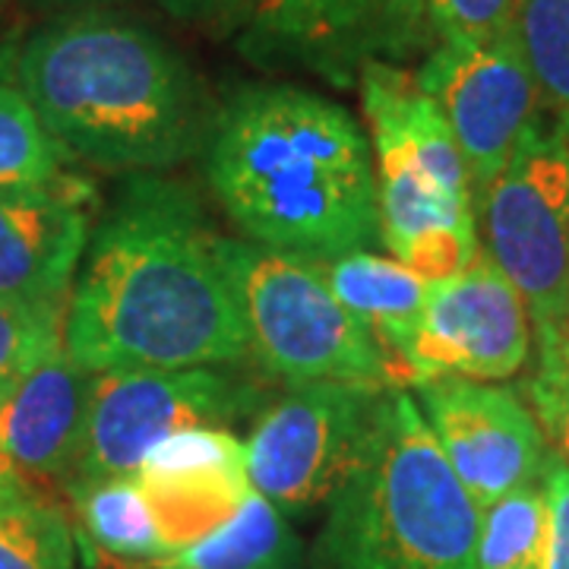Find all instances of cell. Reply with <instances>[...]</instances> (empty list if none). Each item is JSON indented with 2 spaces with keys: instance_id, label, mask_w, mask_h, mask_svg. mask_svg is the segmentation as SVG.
Returning a JSON list of instances; mask_svg holds the SVG:
<instances>
[{
  "instance_id": "obj_20",
  "label": "cell",
  "mask_w": 569,
  "mask_h": 569,
  "mask_svg": "<svg viewBox=\"0 0 569 569\" xmlns=\"http://www.w3.org/2000/svg\"><path fill=\"white\" fill-rule=\"evenodd\" d=\"M67 152L17 82L0 80V190L41 187L67 174Z\"/></svg>"
},
{
  "instance_id": "obj_25",
  "label": "cell",
  "mask_w": 569,
  "mask_h": 569,
  "mask_svg": "<svg viewBox=\"0 0 569 569\" xmlns=\"http://www.w3.org/2000/svg\"><path fill=\"white\" fill-rule=\"evenodd\" d=\"M529 406L541 430L553 440V452L569 466V361L553 373L531 377Z\"/></svg>"
},
{
  "instance_id": "obj_29",
  "label": "cell",
  "mask_w": 569,
  "mask_h": 569,
  "mask_svg": "<svg viewBox=\"0 0 569 569\" xmlns=\"http://www.w3.org/2000/svg\"><path fill=\"white\" fill-rule=\"evenodd\" d=\"M17 54H20V29L7 20V10H3V0H0V80L10 77Z\"/></svg>"
},
{
  "instance_id": "obj_9",
  "label": "cell",
  "mask_w": 569,
  "mask_h": 569,
  "mask_svg": "<svg viewBox=\"0 0 569 569\" xmlns=\"http://www.w3.org/2000/svg\"><path fill=\"white\" fill-rule=\"evenodd\" d=\"M418 86L447 118L468 164L475 206L500 178L541 96L519 51L516 29L493 39H443L415 73Z\"/></svg>"
},
{
  "instance_id": "obj_17",
  "label": "cell",
  "mask_w": 569,
  "mask_h": 569,
  "mask_svg": "<svg viewBox=\"0 0 569 569\" xmlns=\"http://www.w3.org/2000/svg\"><path fill=\"white\" fill-rule=\"evenodd\" d=\"M63 493L96 569H149L171 553L137 478L67 485Z\"/></svg>"
},
{
  "instance_id": "obj_12",
  "label": "cell",
  "mask_w": 569,
  "mask_h": 569,
  "mask_svg": "<svg viewBox=\"0 0 569 569\" xmlns=\"http://www.w3.org/2000/svg\"><path fill=\"white\" fill-rule=\"evenodd\" d=\"M247 7L250 54L310 63L332 80L433 39L415 0H247Z\"/></svg>"
},
{
  "instance_id": "obj_13",
  "label": "cell",
  "mask_w": 569,
  "mask_h": 569,
  "mask_svg": "<svg viewBox=\"0 0 569 569\" xmlns=\"http://www.w3.org/2000/svg\"><path fill=\"white\" fill-rule=\"evenodd\" d=\"M92 209L96 187L73 171L41 187L0 190V298L67 305Z\"/></svg>"
},
{
  "instance_id": "obj_1",
  "label": "cell",
  "mask_w": 569,
  "mask_h": 569,
  "mask_svg": "<svg viewBox=\"0 0 569 569\" xmlns=\"http://www.w3.org/2000/svg\"><path fill=\"white\" fill-rule=\"evenodd\" d=\"M63 346L89 373L241 361L247 329L197 197L156 171L130 174L67 298Z\"/></svg>"
},
{
  "instance_id": "obj_28",
  "label": "cell",
  "mask_w": 569,
  "mask_h": 569,
  "mask_svg": "<svg viewBox=\"0 0 569 569\" xmlns=\"http://www.w3.org/2000/svg\"><path fill=\"white\" fill-rule=\"evenodd\" d=\"M159 3L178 20H212L247 0H159Z\"/></svg>"
},
{
  "instance_id": "obj_11",
  "label": "cell",
  "mask_w": 569,
  "mask_h": 569,
  "mask_svg": "<svg viewBox=\"0 0 569 569\" xmlns=\"http://www.w3.org/2000/svg\"><path fill=\"white\" fill-rule=\"evenodd\" d=\"M411 396L478 509L541 478L550 452L545 430L512 387L447 377Z\"/></svg>"
},
{
  "instance_id": "obj_27",
  "label": "cell",
  "mask_w": 569,
  "mask_h": 569,
  "mask_svg": "<svg viewBox=\"0 0 569 569\" xmlns=\"http://www.w3.org/2000/svg\"><path fill=\"white\" fill-rule=\"evenodd\" d=\"M32 493H39V490L22 478L20 468L13 466L7 459V452L0 449V516H7L10 509L20 507L22 500H29Z\"/></svg>"
},
{
  "instance_id": "obj_14",
  "label": "cell",
  "mask_w": 569,
  "mask_h": 569,
  "mask_svg": "<svg viewBox=\"0 0 569 569\" xmlns=\"http://www.w3.org/2000/svg\"><path fill=\"white\" fill-rule=\"evenodd\" d=\"M168 550L224 526L253 493L244 443L228 427H187L164 437L137 468Z\"/></svg>"
},
{
  "instance_id": "obj_10",
  "label": "cell",
  "mask_w": 569,
  "mask_h": 569,
  "mask_svg": "<svg viewBox=\"0 0 569 569\" xmlns=\"http://www.w3.org/2000/svg\"><path fill=\"white\" fill-rule=\"evenodd\" d=\"M531 339L529 307L481 247L462 272L430 282L421 326L402 355V383L509 380L529 365Z\"/></svg>"
},
{
  "instance_id": "obj_8",
  "label": "cell",
  "mask_w": 569,
  "mask_h": 569,
  "mask_svg": "<svg viewBox=\"0 0 569 569\" xmlns=\"http://www.w3.org/2000/svg\"><path fill=\"white\" fill-rule=\"evenodd\" d=\"M389 389L313 383L288 387L247 437V471L282 516L329 503L358 468Z\"/></svg>"
},
{
  "instance_id": "obj_6",
  "label": "cell",
  "mask_w": 569,
  "mask_h": 569,
  "mask_svg": "<svg viewBox=\"0 0 569 569\" xmlns=\"http://www.w3.org/2000/svg\"><path fill=\"white\" fill-rule=\"evenodd\" d=\"M490 260L529 307L535 373L569 361V111H538L478 209Z\"/></svg>"
},
{
  "instance_id": "obj_3",
  "label": "cell",
  "mask_w": 569,
  "mask_h": 569,
  "mask_svg": "<svg viewBox=\"0 0 569 569\" xmlns=\"http://www.w3.org/2000/svg\"><path fill=\"white\" fill-rule=\"evenodd\" d=\"M13 77L70 159L102 171H162L209 133L190 63L137 20L104 7L63 13L20 44Z\"/></svg>"
},
{
  "instance_id": "obj_15",
  "label": "cell",
  "mask_w": 569,
  "mask_h": 569,
  "mask_svg": "<svg viewBox=\"0 0 569 569\" xmlns=\"http://www.w3.org/2000/svg\"><path fill=\"white\" fill-rule=\"evenodd\" d=\"M92 373L80 367L67 346H54L0 402V449L39 485H63L80 462Z\"/></svg>"
},
{
  "instance_id": "obj_23",
  "label": "cell",
  "mask_w": 569,
  "mask_h": 569,
  "mask_svg": "<svg viewBox=\"0 0 569 569\" xmlns=\"http://www.w3.org/2000/svg\"><path fill=\"white\" fill-rule=\"evenodd\" d=\"M67 305H29L0 298V402L22 377L63 342Z\"/></svg>"
},
{
  "instance_id": "obj_18",
  "label": "cell",
  "mask_w": 569,
  "mask_h": 569,
  "mask_svg": "<svg viewBox=\"0 0 569 569\" xmlns=\"http://www.w3.org/2000/svg\"><path fill=\"white\" fill-rule=\"evenodd\" d=\"M149 569H301V541L282 512L253 490L224 526Z\"/></svg>"
},
{
  "instance_id": "obj_5",
  "label": "cell",
  "mask_w": 569,
  "mask_h": 569,
  "mask_svg": "<svg viewBox=\"0 0 569 569\" xmlns=\"http://www.w3.org/2000/svg\"><path fill=\"white\" fill-rule=\"evenodd\" d=\"M219 257L238 295L247 346L266 373L288 387H402L387 351L332 295L317 260L222 234Z\"/></svg>"
},
{
  "instance_id": "obj_22",
  "label": "cell",
  "mask_w": 569,
  "mask_h": 569,
  "mask_svg": "<svg viewBox=\"0 0 569 569\" xmlns=\"http://www.w3.org/2000/svg\"><path fill=\"white\" fill-rule=\"evenodd\" d=\"M0 569H77L73 529L61 507L32 493L0 516Z\"/></svg>"
},
{
  "instance_id": "obj_21",
  "label": "cell",
  "mask_w": 569,
  "mask_h": 569,
  "mask_svg": "<svg viewBox=\"0 0 569 569\" xmlns=\"http://www.w3.org/2000/svg\"><path fill=\"white\" fill-rule=\"evenodd\" d=\"M512 29L541 102L569 111V0H519Z\"/></svg>"
},
{
  "instance_id": "obj_30",
  "label": "cell",
  "mask_w": 569,
  "mask_h": 569,
  "mask_svg": "<svg viewBox=\"0 0 569 569\" xmlns=\"http://www.w3.org/2000/svg\"><path fill=\"white\" fill-rule=\"evenodd\" d=\"M39 7L48 10H63V13H73V10H92V7H104L111 0H36Z\"/></svg>"
},
{
  "instance_id": "obj_7",
  "label": "cell",
  "mask_w": 569,
  "mask_h": 569,
  "mask_svg": "<svg viewBox=\"0 0 569 569\" xmlns=\"http://www.w3.org/2000/svg\"><path fill=\"white\" fill-rule=\"evenodd\" d=\"M253 406V387L216 367H114L92 373L80 462L67 485L137 478L149 449L164 437L187 427L234 425Z\"/></svg>"
},
{
  "instance_id": "obj_4",
  "label": "cell",
  "mask_w": 569,
  "mask_h": 569,
  "mask_svg": "<svg viewBox=\"0 0 569 569\" xmlns=\"http://www.w3.org/2000/svg\"><path fill=\"white\" fill-rule=\"evenodd\" d=\"M481 509L408 389H389L358 468L326 503L310 569H478Z\"/></svg>"
},
{
  "instance_id": "obj_19",
  "label": "cell",
  "mask_w": 569,
  "mask_h": 569,
  "mask_svg": "<svg viewBox=\"0 0 569 569\" xmlns=\"http://www.w3.org/2000/svg\"><path fill=\"white\" fill-rule=\"evenodd\" d=\"M548 526L545 478L500 497L497 503L481 509L478 569H541Z\"/></svg>"
},
{
  "instance_id": "obj_16",
  "label": "cell",
  "mask_w": 569,
  "mask_h": 569,
  "mask_svg": "<svg viewBox=\"0 0 569 569\" xmlns=\"http://www.w3.org/2000/svg\"><path fill=\"white\" fill-rule=\"evenodd\" d=\"M320 269L332 295L373 336V342L387 351L402 383V355L421 326L430 282L399 260L380 257L367 247L323 260Z\"/></svg>"
},
{
  "instance_id": "obj_2",
  "label": "cell",
  "mask_w": 569,
  "mask_h": 569,
  "mask_svg": "<svg viewBox=\"0 0 569 569\" xmlns=\"http://www.w3.org/2000/svg\"><path fill=\"white\" fill-rule=\"evenodd\" d=\"M206 181L244 241L332 260L380 238L377 164L361 123L301 86H247L212 114Z\"/></svg>"
},
{
  "instance_id": "obj_26",
  "label": "cell",
  "mask_w": 569,
  "mask_h": 569,
  "mask_svg": "<svg viewBox=\"0 0 569 569\" xmlns=\"http://www.w3.org/2000/svg\"><path fill=\"white\" fill-rule=\"evenodd\" d=\"M545 490H548V545L541 569H569V466L550 449L545 462Z\"/></svg>"
},
{
  "instance_id": "obj_24",
  "label": "cell",
  "mask_w": 569,
  "mask_h": 569,
  "mask_svg": "<svg viewBox=\"0 0 569 569\" xmlns=\"http://www.w3.org/2000/svg\"><path fill=\"white\" fill-rule=\"evenodd\" d=\"M430 36L443 39H493L512 29L519 0H415Z\"/></svg>"
}]
</instances>
